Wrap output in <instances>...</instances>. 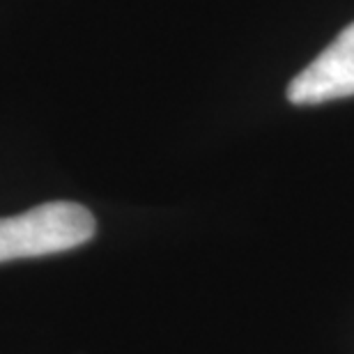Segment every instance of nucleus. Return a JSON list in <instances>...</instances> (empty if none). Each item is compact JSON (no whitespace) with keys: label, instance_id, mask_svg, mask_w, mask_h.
I'll return each instance as SVG.
<instances>
[{"label":"nucleus","instance_id":"f257e3e1","mask_svg":"<svg viewBox=\"0 0 354 354\" xmlns=\"http://www.w3.org/2000/svg\"><path fill=\"white\" fill-rule=\"evenodd\" d=\"M95 216L79 203H44L0 218V263L62 253L95 237Z\"/></svg>","mask_w":354,"mask_h":354},{"label":"nucleus","instance_id":"f03ea898","mask_svg":"<svg viewBox=\"0 0 354 354\" xmlns=\"http://www.w3.org/2000/svg\"><path fill=\"white\" fill-rule=\"evenodd\" d=\"M343 97H354V24L288 86V99L297 106L324 104Z\"/></svg>","mask_w":354,"mask_h":354}]
</instances>
